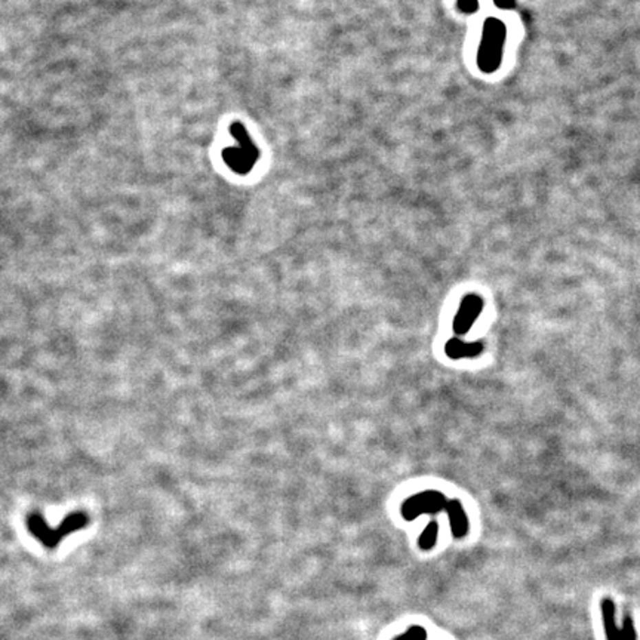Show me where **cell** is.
<instances>
[{
	"label": "cell",
	"instance_id": "obj_1",
	"mask_svg": "<svg viewBox=\"0 0 640 640\" xmlns=\"http://www.w3.org/2000/svg\"><path fill=\"white\" fill-rule=\"evenodd\" d=\"M504 42H506V27L495 18L488 19L484 23L479 52V65L483 72L492 73L500 65Z\"/></svg>",
	"mask_w": 640,
	"mask_h": 640
},
{
	"label": "cell",
	"instance_id": "obj_2",
	"mask_svg": "<svg viewBox=\"0 0 640 640\" xmlns=\"http://www.w3.org/2000/svg\"><path fill=\"white\" fill-rule=\"evenodd\" d=\"M86 525H88V516L85 513H74V515L64 519V522L56 529H51L47 526L41 516L33 515L28 518V529L39 541L43 542L45 547L50 548H54L65 535H69V533L77 529H82Z\"/></svg>",
	"mask_w": 640,
	"mask_h": 640
},
{
	"label": "cell",
	"instance_id": "obj_3",
	"mask_svg": "<svg viewBox=\"0 0 640 640\" xmlns=\"http://www.w3.org/2000/svg\"><path fill=\"white\" fill-rule=\"evenodd\" d=\"M230 131L233 137L237 140L239 149L226 150L224 159L233 169L240 173H245L252 168V164L258 159V150L255 145L252 144L249 135L246 134V129L240 123H233Z\"/></svg>",
	"mask_w": 640,
	"mask_h": 640
},
{
	"label": "cell",
	"instance_id": "obj_4",
	"mask_svg": "<svg viewBox=\"0 0 640 640\" xmlns=\"http://www.w3.org/2000/svg\"><path fill=\"white\" fill-rule=\"evenodd\" d=\"M446 504L448 501H446L443 493L438 491H425L416 493L403 502L402 515L405 519L412 520L424 515V513H438L446 507Z\"/></svg>",
	"mask_w": 640,
	"mask_h": 640
},
{
	"label": "cell",
	"instance_id": "obj_5",
	"mask_svg": "<svg viewBox=\"0 0 640 640\" xmlns=\"http://www.w3.org/2000/svg\"><path fill=\"white\" fill-rule=\"evenodd\" d=\"M483 301L479 295L470 294L462 299L460 306V312L454 320V332L457 335H465L469 329L476 322V319L482 313Z\"/></svg>",
	"mask_w": 640,
	"mask_h": 640
},
{
	"label": "cell",
	"instance_id": "obj_6",
	"mask_svg": "<svg viewBox=\"0 0 640 640\" xmlns=\"http://www.w3.org/2000/svg\"><path fill=\"white\" fill-rule=\"evenodd\" d=\"M445 509L449 515L454 535L457 538L464 537L465 533H467V529H469V522H467V516H465V511H464V509L461 506V502L457 501V500L448 501V504H446Z\"/></svg>",
	"mask_w": 640,
	"mask_h": 640
},
{
	"label": "cell",
	"instance_id": "obj_7",
	"mask_svg": "<svg viewBox=\"0 0 640 640\" xmlns=\"http://www.w3.org/2000/svg\"><path fill=\"white\" fill-rule=\"evenodd\" d=\"M445 352L452 359L476 357L483 352V344L482 343H464L458 338H454L446 343Z\"/></svg>",
	"mask_w": 640,
	"mask_h": 640
},
{
	"label": "cell",
	"instance_id": "obj_8",
	"mask_svg": "<svg viewBox=\"0 0 640 640\" xmlns=\"http://www.w3.org/2000/svg\"><path fill=\"white\" fill-rule=\"evenodd\" d=\"M436 538H438V525L434 522L429 523L427 528L424 529L423 535L420 538V546L421 548H431L433 544L436 542Z\"/></svg>",
	"mask_w": 640,
	"mask_h": 640
},
{
	"label": "cell",
	"instance_id": "obj_9",
	"mask_svg": "<svg viewBox=\"0 0 640 640\" xmlns=\"http://www.w3.org/2000/svg\"><path fill=\"white\" fill-rule=\"evenodd\" d=\"M460 5L464 11H473L478 6V0H460Z\"/></svg>",
	"mask_w": 640,
	"mask_h": 640
},
{
	"label": "cell",
	"instance_id": "obj_10",
	"mask_svg": "<svg viewBox=\"0 0 640 640\" xmlns=\"http://www.w3.org/2000/svg\"><path fill=\"white\" fill-rule=\"evenodd\" d=\"M495 3L498 6H501V8H506V9L515 6V2H513V0H495Z\"/></svg>",
	"mask_w": 640,
	"mask_h": 640
}]
</instances>
